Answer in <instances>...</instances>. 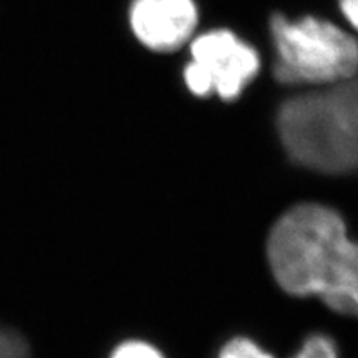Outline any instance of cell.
Returning a JSON list of instances; mask_svg holds the SVG:
<instances>
[{"mask_svg": "<svg viewBox=\"0 0 358 358\" xmlns=\"http://www.w3.org/2000/svg\"><path fill=\"white\" fill-rule=\"evenodd\" d=\"M267 259L277 284L297 297H319L332 310L358 317V243L340 214L299 204L274 224Z\"/></svg>", "mask_w": 358, "mask_h": 358, "instance_id": "1", "label": "cell"}, {"mask_svg": "<svg viewBox=\"0 0 358 358\" xmlns=\"http://www.w3.org/2000/svg\"><path fill=\"white\" fill-rule=\"evenodd\" d=\"M284 150L312 171H358V73L289 98L277 115Z\"/></svg>", "mask_w": 358, "mask_h": 358, "instance_id": "2", "label": "cell"}, {"mask_svg": "<svg viewBox=\"0 0 358 358\" xmlns=\"http://www.w3.org/2000/svg\"><path fill=\"white\" fill-rule=\"evenodd\" d=\"M271 34L277 82L324 87L358 73V40L332 22L315 17L287 20L277 13Z\"/></svg>", "mask_w": 358, "mask_h": 358, "instance_id": "3", "label": "cell"}, {"mask_svg": "<svg viewBox=\"0 0 358 358\" xmlns=\"http://www.w3.org/2000/svg\"><path fill=\"white\" fill-rule=\"evenodd\" d=\"M257 52L229 30H211L191 43V62L185 69V82L196 96L217 95L236 100L257 75Z\"/></svg>", "mask_w": 358, "mask_h": 358, "instance_id": "4", "label": "cell"}, {"mask_svg": "<svg viewBox=\"0 0 358 358\" xmlns=\"http://www.w3.org/2000/svg\"><path fill=\"white\" fill-rule=\"evenodd\" d=\"M194 0H133L129 25L150 50L173 52L182 47L198 25Z\"/></svg>", "mask_w": 358, "mask_h": 358, "instance_id": "5", "label": "cell"}, {"mask_svg": "<svg viewBox=\"0 0 358 358\" xmlns=\"http://www.w3.org/2000/svg\"><path fill=\"white\" fill-rule=\"evenodd\" d=\"M0 358H30V347L24 335L0 325Z\"/></svg>", "mask_w": 358, "mask_h": 358, "instance_id": "6", "label": "cell"}, {"mask_svg": "<svg viewBox=\"0 0 358 358\" xmlns=\"http://www.w3.org/2000/svg\"><path fill=\"white\" fill-rule=\"evenodd\" d=\"M292 358H338V353L332 338L315 334L303 342L301 350Z\"/></svg>", "mask_w": 358, "mask_h": 358, "instance_id": "7", "label": "cell"}, {"mask_svg": "<svg viewBox=\"0 0 358 358\" xmlns=\"http://www.w3.org/2000/svg\"><path fill=\"white\" fill-rule=\"evenodd\" d=\"M219 358H274L252 340L237 337L222 347Z\"/></svg>", "mask_w": 358, "mask_h": 358, "instance_id": "8", "label": "cell"}, {"mask_svg": "<svg viewBox=\"0 0 358 358\" xmlns=\"http://www.w3.org/2000/svg\"><path fill=\"white\" fill-rule=\"evenodd\" d=\"M111 358H164L161 355L158 348L146 342H138V340H131V342H124L122 345L116 347Z\"/></svg>", "mask_w": 358, "mask_h": 358, "instance_id": "9", "label": "cell"}, {"mask_svg": "<svg viewBox=\"0 0 358 358\" xmlns=\"http://www.w3.org/2000/svg\"><path fill=\"white\" fill-rule=\"evenodd\" d=\"M340 8L353 29L358 30V0H340Z\"/></svg>", "mask_w": 358, "mask_h": 358, "instance_id": "10", "label": "cell"}]
</instances>
